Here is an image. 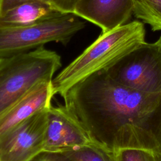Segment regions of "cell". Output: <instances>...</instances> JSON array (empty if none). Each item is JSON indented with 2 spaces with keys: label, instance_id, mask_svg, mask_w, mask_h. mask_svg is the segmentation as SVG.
Here are the masks:
<instances>
[{
  "label": "cell",
  "instance_id": "6da1fadb",
  "mask_svg": "<svg viewBox=\"0 0 161 161\" xmlns=\"http://www.w3.org/2000/svg\"><path fill=\"white\" fill-rule=\"evenodd\" d=\"M61 96L94 142L113 152H161V94L120 85L103 70L79 80Z\"/></svg>",
  "mask_w": 161,
  "mask_h": 161
},
{
  "label": "cell",
  "instance_id": "7a4b0ae2",
  "mask_svg": "<svg viewBox=\"0 0 161 161\" xmlns=\"http://www.w3.org/2000/svg\"><path fill=\"white\" fill-rule=\"evenodd\" d=\"M145 42V26L139 21L102 32L82 53L53 78L54 95L62 96L79 80L108 69Z\"/></svg>",
  "mask_w": 161,
  "mask_h": 161
},
{
  "label": "cell",
  "instance_id": "3957f363",
  "mask_svg": "<svg viewBox=\"0 0 161 161\" xmlns=\"http://www.w3.org/2000/svg\"><path fill=\"white\" fill-rule=\"evenodd\" d=\"M60 56L44 47L0 57V114L37 83L52 80Z\"/></svg>",
  "mask_w": 161,
  "mask_h": 161
},
{
  "label": "cell",
  "instance_id": "277c9868",
  "mask_svg": "<svg viewBox=\"0 0 161 161\" xmlns=\"http://www.w3.org/2000/svg\"><path fill=\"white\" fill-rule=\"evenodd\" d=\"M73 13L16 28H0V57L28 52L49 42L67 45L86 26Z\"/></svg>",
  "mask_w": 161,
  "mask_h": 161
},
{
  "label": "cell",
  "instance_id": "5b68a950",
  "mask_svg": "<svg viewBox=\"0 0 161 161\" xmlns=\"http://www.w3.org/2000/svg\"><path fill=\"white\" fill-rule=\"evenodd\" d=\"M116 83L150 94H161V47L145 42L105 70Z\"/></svg>",
  "mask_w": 161,
  "mask_h": 161
},
{
  "label": "cell",
  "instance_id": "8992f818",
  "mask_svg": "<svg viewBox=\"0 0 161 161\" xmlns=\"http://www.w3.org/2000/svg\"><path fill=\"white\" fill-rule=\"evenodd\" d=\"M48 109L0 133V161H30L43 151Z\"/></svg>",
  "mask_w": 161,
  "mask_h": 161
},
{
  "label": "cell",
  "instance_id": "52a82bcc",
  "mask_svg": "<svg viewBox=\"0 0 161 161\" xmlns=\"http://www.w3.org/2000/svg\"><path fill=\"white\" fill-rule=\"evenodd\" d=\"M92 142L84 125L64 104L50 106L43 151L63 153Z\"/></svg>",
  "mask_w": 161,
  "mask_h": 161
},
{
  "label": "cell",
  "instance_id": "ba28073f",
  "mask_svg": "<svg viewBox=\"0 0 161 161\" xmlns=\"http://www.w3.org/2000/svg\"><path fill=\"white\" fill-rule=\"evenodd\" d=\"M75 14L106 32L128 23L133 14L132 0H79Z\"/></svg>",
  "mask_w": 161,
  "mask_h": 161
},
{
  "label": "cell",
  "instance_id": "9c48e42d",
  "mask_svg": "<svg viewBox=\"0 0 161 161\" xmlns=\"http://www.w3.org/2000/svg\"><path fill=\"white\" fill-rule=\"evenodd\" d=\"M53 96L52 80L42 81L33 86L0 114V133L48 109Z\"/></svg>",
  "mask_w": 161,
  "mask_h": 161
},
{
  "label": "cell",
  "instance_id": "30bf717a",
  "mask_svg": "<svg viewBox=\"0 0 161 161\" xmlns=\"http://www.w3.org/2000/svg\"><path fill=\"white\" fill-rule=\"evenodd\" d=\"M64 14L50 3L29 1L0 13V28L28 26L52 19Z\"/></svg>",
  "mask_w": 161,
  "mask_h": 161
},
{
  "label": "cell",
  "instance_id": "8fae6325",
  "mask_svg": "<svg viewBox=\"0 0 161 161\" xmlns=\"http://www.w3.org/2000/svg\"><path fill=\"white\" fill-rule=\"evenodd\" d=\"M133 14L149 25L152 31H161V0H132Z\"/></svg>",
  "mask_w": 161,
  "mask_h": 161
},
{
  "label": "cell",
  "instance_id": "7c38bea8",
  "mask_svg": "<svg viewBox=\"0 0 161 161\" xmlns=\"http://www.w3.org/2000/svg\"><path fill=\"white\" fill-rule=\"evenodd\" d=\"M63 153L73 161H116L115 152L95 142Z\"/></svg>",
  "mask_w": 161,
  "mask_h": 161
},
{
  "label": "cell",
  "instance_id": "4fadbf2b",
  "mask_svg": "<svg viewBox=\"0 0 161 161\" xmlns=\"http://www.w3.org/2000/svg\"><path fill=\"white\" fill-rule=\"evenodd\" d=\"M115 154L116 161H161V152L148 149H119Z\"/></svg>",
  "mask_w": 161,
  "mask_h": 161
},
{
  "label": "cell",
  "instance_id": "5bb4252c",
  "mask_svg": "<svg viewBox=\"0 0 161 161\" xmlns=\"http://www.w3.org/2000/svg\"><path fill=\"white\" fill-rule=\"evenodd\" d=\"M30 161H73L65 153L43 151Z\"/></svg>",
  "mask_w": 161,
  "mask_h": 161
},
{
  "label": "cell",
  "instance_id": "9a60e30c",
  "mask_svg": "<svg viewBox=\"0 0 161 161\" xmlns=\"http://www.w3.org/2000/svg\"><path fill=\"white\" fill-rule=\"evenodd\" d=\"M79 0H50L51 4L64 13H73Z\"/></svg>",
  "mask_w": 161,
  "mask_h": 161
},
{
  "label": "cell",
  "instance_id": "2e32d148",
  "mask_svg": "<svg viewBox=\"0 0 161 161\" xmlns=\"http://www.w3.org/2000/svg\"><path fill=\"white\" fill-rule=\"evenodd\" d=\"M29 1H42L51 3L50 0H0V13H4L18 4Z\"/></svg>",
  "mask_w": 161,
  "mask_h": 161
},
{
  "label": "cell",
  "instance_id": "e0dca14e",
  "mask_svg": "<svg viewBox=\"0 0 161 161\" xmlns=\"http://www.w3.org/2000/svg\"><path fill=\"white\" fill-rule=\"evenodd\" d=\"M157 42H158V43H159V45H160V47H161V36H160L159 37V38L158 39Z\"/></svg>",
  "mask_w": 161,
  "mask_h": 161
}]
</instances>
